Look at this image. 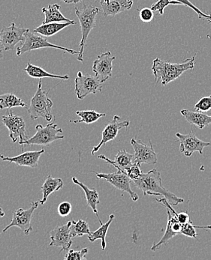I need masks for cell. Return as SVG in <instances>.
<instances>
[{"label": "cell", "mask_w": 211, "mask_h": 260, "mask_svg": "<svg viewBox=\"0 0 211 260\" xmlns=\"http://www.w3.org/2000/svg\"><path fill=\"white\" fill-rule=\"evenodd\" d=\"M61 6L57 4L50 5L48 8H42V12L45 16L42 24L54 23V22H71L72 20L66 18L61 12Z\"/></svg>", "instance_id": "cb8c5ba5"}, {"label": "cell", "mask_w": 211, "mask_h": 260, "mask_svg": "<svg viewBox=\"0 0 211 260\" xmlns=\"http://www.w3.org/2000/svg\"><path fill=\"white\" fill-rule=\"evenodd\" d=\"M141 165L137 163H134L130 168L127 169L125 171L126 174L130 178L131 180H135L141 177L142 175V171L140 169Z\"/></svg>", "instance_id": "e575fe53"}, {"label": "cell", "mask_w": 211, "mask_h": 260, "mask_svg": "<svg viewBox=\"0 0 211 260\" xmlns=\"http://www.w3.org/2000/svg\"><path fill=\"white\" fill-rule=\"evenodd\" d=\"M64 3H67V4H70V3H81V2H83V0H62Z\"/></svg>", "instance_id": "ab89813d"}, {"label": "cell", "mask_w": 211, "mask_h": 260, "mask_svg": "<svg viewBox=\"0 0 211 260\" xmlns=\"http://www.w3.org/2000/svg\"><path fill=\"white\" fill-rule=\"evenodd\" d=\"M36 133L32 138L23 142H19L20 146H49L57 140H62L65 137L61 135L63 133L61 128H58L57 124L54 122L49 123L46 126L37 124L36 126Z\"/></svg>", "instance_id": "5b68a950"}, {"label": "cell", "mask_w": 211, "mask_h": 260, "mask_svg": "<svg viewBox=\"0 0 211 260\" xmlns=\"http://www.w3.org/2000/svg\"><path fill=\"white\" fill-rule=\"evenodd\" d=\"M195 54L190 59H185L179 63H171L157 58L153 61L152 69L154 80L157 83L161 81L162 85L165 86L171 82L177 80L184 72L193 70L195 64Z\"/></svg>", "instance_id": "7a4b0ae2"}, {"label": "cell", "mask_w": 211, "mask_h": 260, "mask_svg": "<svg viewBox=\"0 0 211 260\" xmlns=\"http://www.w3.org/2000/svg\"><path fill=\"white\" fill-rule=\"evenodd\" d=\"M88 253L87 248H83L79 251H75L73 250H69L66 253L64 259L65 260H85Z\"/></svg>", "instance_id": "836d02e7"}, {"label": "cell", "mask_w": 211, "mask_h": 260, "mask_svg": "<svg viewBox=\"0 0 211 260\" xmlns=\"http://www.w3.org/2000/svg\"><path fill=\"white\" fill-rule=\"evenodd\" d=\"M24 36L25 41L23 42V45L17 48V56H20V55L26 53V52H31L32 50H38V49L46 48V47L47 48H55L64 50V51L72 55L79 53V51H77V50L50 43L43 36H39L38 33H35L33 31L31 32L29 29H28V31L25 33Z\"/></svg>", "instance_id": "8992f818"}, {"label": "cell", "mask_w": 211, "mask_h": 260, "mask_svg": "<svg viewBox=\"0 0 211 260\" xmlns=\"http://www.w3.org/2000/svg\"><path fill=\"white\" fill-rule=\"evenodd\" d=\"M130 125V121L125 120L120 122V116H114L112 120L104 128L102 133V140L97 146H94L93 149L92 155H94L96 152L100 149L102 146L106 144L108 142L114 140L117 136L119 131L122 128H127Z\"/></svg>", "instance_id": "5bb4252c"}, {"label": "cell", "mask_w": 211, "mask_h": 260, "mask_svg": "<svg viewBox=\"0 0 211 260\" xmlns=\"http://www.w3.org/2000/svg\"><path fill=\"white\" fill-rule=\"evenodd\" d=\"M44 153L45 149H41L39 151L23 152L15 157H4L2 160L15 164L17 166L36 168L39 166V158Z\"/></svg>", "instance_id": "e0dca14e"}, {"label": "cell", "mask_w": 211, "mask_h": 260, "mask_svg": "<svg viewBox=\"0 0 211 260\" xmlns=\"http://www.w3.org/2000/svg\"><path fill=\"white\" fill-rule=\"evenodd\" d=\"M167 214H168V223H167L165 234H164L163 238L159 241L158 243L152 246V247H151L152 251H156V250H159L162 246L168 243L172 238L178 235L173 229V222H174V214L171 213V211L168 209H167Z\"/></svg>", "instance_id": "484cf974"}, {"label": "cell", "mask_w": 211, "mask_h": 260, "mask_svg": "<svg viewBox=\"0 0 211 260\" xmlns=\"http://www.w3.org/2000/svg\"><path fill=\"white\" fill-rule=\"evenodd\" d=\"M149 146L141 140H137L135 138L131 140V144L135 151V163L141 165H156L157 163V154L156 153L152 143L149 140Z\"/></svg>", "instance_id": "7c38bea8"}, {"label": "cell", "mask_w": 211, "mask_h": 260, "mask_svg": "<svg viewBox=\"0 0 211 260\" xmlns=\"http://www.w3.org/2000/svg\"><path fill=\"white\" fill-rule=\"evenodd\" d=\"M76 24V22L74 21V20H72L71 22H54V23L42 24L36 28L33 31L42 35V36H45V37H51L59 31L65 29L67 26Z\"/></svg>", "instance_id": "7402d4cb"}, {"label": "cell", "mask_w": 211, "mask_h": 260, "mask_svg": "<svg viewBox=\"0 0 211 260\" xmlns=\"http://www.w3.org/2000/svg\"><path fill=\"white\" fill-rule=\"evenodd\" d=\"M5 216V212H3V209L2 208H0V218L1 217H4Z\"/></svg>", "instance_id": "ee69618b"}, {"label": "cell", "mask_w": 211, "mask_h": 260, "mask_svg": "<svg viewBox=\"0 0 211 260\" xmlns=\"http://www.w3.org/2000/svg\"><path fill=\"white\" fill-rule=\"evenodd\" d=\"M42 79L39 82V86L36 94L31 99V105L28 107V113L32 120L43 118L48 122L53 119L51 108L53 103L48 98V91L42 90Z\"/></svg>", "instance_id": "277c9868"}, {"label": "cell", "mask_w": 211, "mask_h": 260, "mask_svg": "<svg viewBox=\"0 0 211 260\" xmlns=\"http://www.w3.org/2000/svg\"><path fill=\"white\" fill-rule=\"evenodd\" d=\"M111 0H101L100 4H108Z\"/></svg>", "instance_id": "7bdbcfd3"}, {"label": "cell", "mask_w": 211, "mask_h": 260, "mask_svg": "<svg viewBox=\"0 0 211 260\" xmlns=\"http://www.w3.org/2000/svg\"><path fill=\"white\" fill-rule=\"evenodd\" d=\"M115 59L116 57L112 56L111 52L108 51L99 55L94 61L93 72L102 83H105L112 76L113 61Z\"/></svg>", "instance_id": "2e32d148"}, {"label": "cell", "mask_w": 211, "mask_h": 260, "mask_svg": "<svg viewBox=\"0 0 211 260\" xmlns=\"http://www.w3.org/2000/svg\"><path fill=\"white\" fill-rule=\"evenodd\" d=\"M176 137L178 138L179 142V149L180 152L186 157H191L194 152H198L203 154V150L207 146H211L210 143L204 142L197 138L196 135L193 132L188 135H181L176 133Z\"/></svg>", "instance_id": "8fae6325"}, {"label": "cell", "mask_w": 211, "mask_h": 260, "mask_svg": "<svg viewBox=\"0 0 211 260\" xmlns=\"http://www.w3.org/2000/svg\"><path fill=\"white\" fill-rule=\"evenodd\" d=\"M133 0H111L108 4H101L105 17L115 16L121 12L130 10Z\"/></svg>", "instance_id": "ffe728a7"}, {"label": "cell", "mask_w": 211, "mask_h": 260, "mask_svg": "<svg viewBox=\"0 0 211 260\" xmlns=\"http://www.w3.org/2000/svg\"><path fill=\"white\" fill-rule=\"evenodd\" d=\"M180 113L189 124L197 126L199 129L204 128L206 126L211 124V116L202 112H194L183 109L180 110Z\"/></svg>", "instance_id": "d6986e66"}, {"label": "cell", "mask_w": 211, "mask_h": 260, "mask_svg": "<svg viewBox=\"0 0 211 260\" xmlns=\"http://www.w3.org/2000/svg\"><path fill=\"white\" fill-rule=\"evenodd\" d=\"M72 206L69 202H63L58 206V214L61 217H66L72 212Z\"/></svg>", "instance_id": "74e56055"}, {"label": "cell", "mask_w": 211, "mask_h": 260, "mask_svg": "<svg viewBox=\"0 0 211 260\" xmlns=\"http://www.w3.org/2000/svg\"><path fill=\"white\" fill-rule=\"evenodd\" d=\"M195 109L198 112L209 111L211 110V94L209 96H205L200 99V100L195 105Z\"/></svg>", "instance_id": "d6a6232c"}, {"label": "cell", "mask_w": 211, "mask_h": 260, "mask_svg": "<svg viewBox=\"0 0 211 260\" xmlns=\"http://www.w3.org/2000/svg\"><path fill=\"white\" fill-rule=\"evenodd\" d=\"M100 9L91 5L83 4L81 8H75V15L79 20L81 29V41L80 43V50L77 59L83 62V50L87 41L88 36L97 24V16Z\"/></svg>", "instance_id": "3957f363"}, {"label": "cell", "mask_w": 211, "mask_h": 260, "mask_svg": "<svg viewBox=\"0 0 211 260\" xmlns=\"http://www.w3.org/2000/svg\"><path fill=\"white\" fill-rule=\"evenodd\" d=\"M196 229H211V226H195Z\"/></svg>", "instance_id": "b9f144b4"}, {"label": "cell", "mask_w": 211, "mask_h": 260, "mask_svg": "<svg viewBox=\"0 0 211 260\" xmlns=\"http://www.w3.org/2000/svg\"><path fill=\"white\" fill-rule=\"evenodd\" d=\"M3 50H5L4 47H3V44L0 42V59L3 58Z\"/></svg>", "instance_id": "60d3db41"}, {"label": "cell", "mask_w": 211, "mask_h": 260, "mask_svg": "<svg viewBox=\"0 0 211 260\" xmlns=\"http://www.w3.org/2000/svg\"><path fill=\"white\" fill-rule=\"evenodd\" d=\"M140 19L144 23H149L154 20V11L151 8H144L139 12Z\"/></svg>", "instance_id": "8d00e7d4"}, {"label": "cell", "mask_w": 211, "mask_h": 260, "mask_svg": "<svg viewBox=\"0 0 211 260\" xmlns=\"http://www.w3.org/2000/svg\"><path fill=\"white\" fill-rule=\"evenodd\" d=\"M19 107L27 108L26 104L15 94L12 93L0 94V110Z\"/></svg>", "instance_id": "83f0119b"}, {"label": "cell", "mask_w": 211, "mask_h": 260, "mask_svg": "<svg viewBox=\"0 0 211 260\" xmlns=\"http://www.w3.org/2000/svg\"><path fill=\"white\" fill-rule=\"evenodd\" d=\"M76 114L81 117L80 120H70L72 123H86V124H93L97 122L100 118L106 116L105 113H97L95 110H78Z\"/></svg>", "instance_id": "f1b7e54d"}, {"label": "cell", "mask_w": 211, "mask_h": 260, "mask_svg": "<svg viewBox=\"0 0 211 260\" xmlns=\"http://www.w3.org/2000/svg\"><path fill=\"white\" fill-rule=\"evenodd\" d=\"M174 217H176V219L178 220L181 224H184V223H187L190 221V215L187 212H181V213L177 214Z\"/></svg>", "instance_id": "f35d334b"}, {"label": "cell", "mask_w": 211, "mask_h": 260, "mask_svg": "<svg viewBox=\"0 0 211 260\" xmlns=\"http://www.w3.org/2000/svg\"><path fill=\"white\" fill-rule=\"evenodd\" d=\"M114 217V214H111V215L109 216V219H108L106 223H102V224H101V226L99 229L96 230V231L91 232V233L88 235V239L91 241V242H94L95 241L98 240V239H101V240H102V250H105V248H106L107 233H108L109 226H111Z\"/></svg>", "instance_id": "d4e9b609"}, {"label": "cell", "mask_w": 211, "mask_h": 260, "mask_svg": "<svg viewBox=\"0 0 211 260\" xmlns=\"http://www.w3.org/2000/svg\"><path fill=\"white\" fill-rule=\"evenodd\" d=\"M29 29L17 27L12 23L9 27H5L0 31V42L3 44L6 51L13 50L19 42H24L25 33Z\"/></svg>", "instance_id": "4fadbf2b"}, {"label": "cell", "mask_w": 211, "mask_h": 260, "mask_svg": "<svg viewBox=\"0 0 211 260\" xmlns=\"http://www.w3.org/2000/svg\"><path fill=\"white\" fill-rule=\"evenodd\" d=\"M89 224L85 220H79L78 221L72 220L70 226V235L72 238L82 237L84 235L91 233Z\"/></svg>", "instance_id": "f546056e"}, {"label": "cell", "mask_w": 211, "mask_h": 260, "mask_svg": "<svg viewBox=\"0 0 211 260\" xmlns=\"http://www.w3.org/2000/svg\"><path fill=\"white\" fill-rule=\"evenodd\" d=\"M2 122L9 129V138L12 139V143L25 141L29 137L26 134V122L23 118L18 115H15L12 111L9 115L2 116Z\"/></svg>", "instance_id": "9c48e42d"}, {"label": "cell", "mask_w": 211, "mask_h": 260, "mask_svg": "<svg viewBox=\"0 0 211 260\" xmlns=\"http://www.w3.org/2000/svg\"><path fill=\"white\" fill-rule=\"evenodd\" d=\"M72 221H69L62 226H56L50 232V247H61V253L63 251H69L72 245V236L70 235V226Z\"/></svg>", "instance_id": "9a60e30c"}, {"label": "cell", "mask_w": 211, "mask_h": 260, "mask_svg": "<svg viewBox=\"0 0 211 260\" xmlns=\"http://www.w3.org/2000/svg\"><path fill=\"white\" fill-rule=\"evenodd\" d=\"M63 187H64V181L62 179L53 178L51 176H48L41 187L42 192V199L40 200V204H45L50 194H52L53 192L61 190Z\"/></svg>", "instance_id": "603a6c76"}, {"label": "cell", "mask_w": 211, "mask_h": 260, "mask_svg": "<svg viewBox=\"0 0 211 260\" xmlns=\"http://www.w3.org/2000/svg\"><path fill=\"white\" fill-rule=\"evenodd\" d=\"M23 70L25 72H26V74L29 77H33V78L42 79L45 78V77H49V78L59 79V80H69V79L68 75H57L48 73L42 68L31 64V61L27 63L26 67Z\"/></svg>", "instance_id": "4316f807"}, {"label": "cell", "mask_w": 211, "mask_h": 260, "mask_svg": "<svg viewBox=\"0 0 211 260\" xmlns=\"http://www.w3.org/2000/svg\"><path fill=\"white\" fill-rule=\"evenodd\" d=\"M75 93L80 100L91 94H97L102 91V83L97 76L91 75H83L81 72H78L75 78Z\"/></svg>", "instance_id": "ba28073f"}, {"label": "cell", "mask_w": 211, "mask_h": 260, "mask_svg": "<svg viewBox=\"0 0 211 260\" xmlns=\"http://www.w3.org/2000/svg\"><path fill=\"white\" fill-rule=\"evenodd\" d=\"M196 228H195V225H193V222L190 220L188 223L182 224V230H181V234L187 236V237L193 238L195 239L198 236L197 234Z\"/></svg>", "instance_id": "d590c367"}, {"label": "cell", "mask_w": 211, "mask_h": 260, "mask_svg": "<svg viewBox=\"0 0 211 260\" xmlns=\"http://www.w3.org/2000/svg\"><path fill=\"white\" fill-rule=\"evenodd\" d=\"M134 185L142 190L144 195H156V196H163L168 203L172 206H177L179 203H183L184 200L179 198L174 193L163 186L161 174L157 169H153L146 173H142L141 177L138 179L132 180Z\"/></svg>", "instance_id": "6da1fadb"}, {"label": "cell", "mask_w": 211, "mask_h": 260, "mask_svg": "<svg viewBox=\"0 0 211 260\" xmlns=\"http://www.w3.org/2000/svg\"><path fill=\"white\" fill-rule=\"evenodd\" d=\"M174 1L178 2L181 5H184V6L193 9L195 13L198 15V18L207 20V23H211V15H207V14L203 12L202 11H201V9H198L195 5H193L190 0H174Z\"/></svg>", "instance_id": "4dcf8cb0"}, {"label": "cell", "mask_w": 211, "mask_h": 260, "mask_svg": "<svg viewBox=\"0 0 211 260\" xmlns=\"http://www.w3.org/2000/svg\"><path fill=\"white\" fill-rule=\"evenodd\" d=\"M92 173H95L97 179H104L112 184L118 190L128 193L132 201L136 202L139 199L138 194L131 188L132 180L130 178L127 174L123 173L121 170H117V172L113 173H98L94 171H92Z\"/></svg>", "instance_id": "30bf717a"}, {"label": "cell", "mask_w": 211, "mask_h": 260, "mask_svg": "<svg viewBox=\"0 0 211 260\" xmlns=\"http://www.w3.org/2000/svg\"><path fill=\"white\" fill-rule=\"evenodd\" d=\"M4 157V156L3 154H0V158L3 159Z\"/></svg>", "instance_id": "f6af8a7d"}, {"label": "cell", "mask_w": 211, "mask_h": 260, "mask_svg": "<svg viewBox=\"0 0 211 260\" xmlns=\"http://www.w3.org/2000/svg\"><path fill=\"white\" fill-rule=\"evenodd\" d=\"M72 180L74 184L79 186L82 190H83V192H84L85 193V196H86L87 206L92 209L93 212H94L96 215H97L99 223H100V224H102V220L99 218V213H98L97 210V206L99 203H100V201H99V193H98L97 190L94 188L89 189L87 186L82 183V182H80V181L75 177H72Z\"/></svg>", "instance_id": "44dd1931"}, {"label": "cell", "mask_w": 211, "mask_h": 260, "mask_svg": "<svg viewBox=\"0 0 211 260\" xmlns=\"http://www.w3.org/2000/svg\"><path fill=\"white\" fill-rule=\"evenodd\" d=\"M98 158L102 159L111 164L115 168H116V170H121L124 173L127 169L130 168L135 163V155L129 153L125 149L118 151L117 154L115 155L114 160H110L103 154L98 156Z\"/></svg>", "instance_id": "ac0fdd59"}, {"label": "cell", "mask_w": 211, "mask_h": 260, "mask_svg": "<svg viewBox=\"0 0 211 260\" xmlns=\"http://www.w3.org/2000/svg\"><path fill=\"white\" fill-rule=\"evenodd\" d=\"M39 204H40V200L32 202L31 208L26 210L19 209L15 211L12 216V221L6 228L3 229V233L7 232L11 228L17 226V228H20L26 236H29V233L33 230L31 221H32L33 213H34L35 210L38 209Z\"/></svg>", "instance_id": "52a82bcc"}, {"label": "cell", "mask_w": 211, "mask_h": 260, "mask_svg": "<svg viewBox=\"0 0 211 260\" xmlns=\"http://www.w3.org/2000/svg\"><path fill=\"white\" fill-rule=\"evenodd\" d=\"M170 5H181L178 2L174 0H159L155 4L151 6V9L154 12H158L160 15H163L164 11L167 6Z\"/></svg>", "instance_id": "1f68e13d"}]
</instances>
